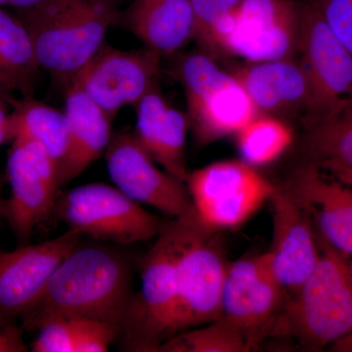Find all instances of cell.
Returning a JSON list of instances; mask_svg holds the SVG:
<instances>
[{
    "label": "cell",
    "mask_w": 352,
    "mask_h": 352,
    "mask_svg": "<svg viewBox=\"0 0 352 352\" xmlns=\"http://www.w3.org/2000/svg\"><path fill=\"white\" fill-rule=\"evenodd\" d=\"M330 351L335 352H352V331L344 339L336 342L333 346L329 349Z\"/></svg>",
    "instance_id": "35"
},
{
    "label": "cell",
    "mask_w": 352,
    "mask_h": 352,
    "mask_svg": "<svg viewBox=\"0 0 352 352\" xmlns=\"http://www.w3.org/2000/svg\"><path fill=\"white\" fill-rule=\"evenodd\" d=\"M300 2L243 0L215 27L208 55L244 62L298 57Z\"/></svg>",
    "instance_id": "6"
},
{
    "label": "cell",
    "mask_w": 352,
    "mask_h": 352,
    "mask_svg": "<svg viewBox=\"0 0 352 352\" xmlns=\"http://www.w3.org/2000/svg\"><path fill=\"white\" fill-rule=\"evenodd\" d=\"M16 138V122L10 102L0 99V146Z\"/></svg>",
    "instance_id": "32"
},
{
    "label": "cell",
    "mask_w": 352,
    "mask_h": 352,
    "mask_svg": "<svg viewBox=\"0 0 352 352\" xmlns=\"http://www.w3.org/2000/svg\"><path fill=\"white\" fill-rule=\"evenodd\" d=\"M298 58L314 102L307 122L351 96L352 55L331 31L312 0L300 2Z\"/></svg>",
    "instance_id": "12"
},
{
    "label": "cell",
    "mask_w": 352,
    "mask_h": 352,
    "mask_svg": "<svg viewBox=\"0 0 352 352\" xmlns=\"http://www.w3.org/2000/svg\"><path fill=\"white\" fill-rule=\"evenodd\" d=\"M162 59L147 47L120 50L105 43L68 85L80 88L115 119L120 109L135 107L157 85Z\"/></svg>",
    "instance_id": "10"
},
{
    "label": "cell",
    "mask_w": 352,
    "mask_h": 352,
    "mask_svg": "<svg viewBox=\"0 0 352 352\" xmlns=\"http://www.w3.org/2000/svg\"><path fill=\"white\" fill-rule=\"evenodd\" d=\"M118 340L117 329L106 322L82 318L76 337L75 352H105Z\"/></svg>",
    "instance_id": "30"
},
{
    "label": "cell",
    "mask_w": 352,
    "mask_h": 352,
    "mask_svg": "<svg viewBox=\"0 0 352 352\" xmlns=\"http://www.w3.org/2000/svg\"><path fill=\"white\" fill-rule=\"evenodd\" d=\"M65 113L71 136L68 153L58 168L60 188L78 177L105 154L113 134V118L76 85H68Z\"/></svg>",
    "instance_id": "20"
},
{
    "label": "cell",
    "mask_w": 352,
    "mask_h": 352,
    "mask_svg": "<svg viewBox=\"0 0 352 352\" xmlns=\"http://www.w3.org/2000/svg\"><path fill=\"white\" fill-rule=\"evenodd\" d=\"M182 232V217L166 222L145 256L140 291L132 296L118 336L124 351L157 352L170 338Z\"/></svg>",
    "instance_id": "4"
},
{
    "label": "cell",
    "mask_w": 352,
    "mask_h": 352,
    "mask_svg": "<svg viewBox=\"0 0 352 352\" xmlns=\"http://www.w3.org/2000/svg\"><path fill=\"white\" fill-rule=\"evenodd\" d=\"M20 91L21 88L18 82L10 76L0 72V99L10 102L13 100L14 92Z\"/></svg>",
    "instance_id": "33"
},
{
    "label": "cell",
    "mask_w": 352,
    "mask_h": 352,
    "mask_svg": "<svg viewBox=\"0 0 352 352\" xmlns=\"http://www.w3.org/2000/svg\"><path fill=\"white\" fill-rule=\"evenodd\" d=\"M229 73L242 85L259 113L303 124L314 110L311 90L298 57L243 62Z\"/></svg>",
    "instance_id": "17"
},
{
    "label": "cell",
    "mask_w": 352,
    "mask_h": 352,
    "mask_svg": "<svg viewBox=\"0 0 352 352\" xmlns=\"http://www.w3.org/2000/svg\"><path fill=\"white\" fill-rule=\"evenodd\" d=\"M328 27L352 55V0H312Z\"/></svg>",
    "instance_id": "29"
},
{
    "label": "cell",
    "mask_w": 352,
    "mask_h": 352,
    "mask_svg": "<svg viewBox=\"0 0 352 352\" xmlns=\"http://www.w3.org/2000/svg\"><path fill=\"white\" fill-rule=\"evenodd\" d=\"M43 0H0V7H10L16 10H25L38 6Z\"/></svg>",
    "instance_id": "34"
},
{
    "label": "cell",
    "mask_w": 352,
    "mask_h": 352,
    "mask_svg": "<svg viewBox=\"0 0 352 352\" xmlns=\"http://www.w3.org/2000/svg\"><path fill=\"white\" fill-rule=\"evenodd\" d=\"M14 12L31 34L39 67L68 83L105 43L120 14L116 0H43Z\"/></svg>",
    "instance_id": "2"
},
{
    "label": "cell",
    "mask_w": 352,
    "mask_h": 352,
    "mask_svg": "<svg viewBox=\"0 0 352 352\" xmlns=\"http://www.w3.org/2000/svg\"><path fill=\"white\" fill-rule=\"evenodd\" d=\"M194 16V38L199 50L208 55L212 32L220 21L235 11L243 0H189Z\"/></svg>",
    "instance_id": "27"
},
{
    "label": "cell",
    "mask_w": 352,
    "mask_h": 352,
    "mask_svg": "<svg viewBox=\"0 0 352 352\" xmlns=\"http://www.w3.org/2000/svg\"><path fill=\"white\" fill-rule=\"evenodd\" d=\"M82 237L69 229L39 244L22 245L12 252L0 250V323H13L36 305L51 275Z\"/></svg>",
    "instance_id": "15"
},
{
    "label": "cell",
    "mask_w": 352,
    "mask_h": 352,
    "mask_svg": "<svg viewBox=\"0 0 352 352\" xmlns=\"http://www.w3.org/2000/svg\"><path fill=\"white\" fill-rule=\"evenodd\" d=\"M319 258L291 298L282 327L305 349L323 351L352 331V266L349 259L317 235Z\"/></svg>",
    "instance_id": "3"
},
{
    "label": "cell",
    "mask_w": 352,
    "mask_h": 352,
    "mask_svg": "<svg viewBox=\"0 0 352 352\" xmlns=\"http://www.w3.org/2000/svg\"><path fill=\"white\" fill-rule=\"evenodd\" d=\"M243 161L252 166H265L282 156L294 140V131L286 120L258 113L237 134Z\"/></svg>",
    "instance_id": "25"
},
{
    "label": "cell",
    "mask_w": 352,
    "mask_h": 352,
    "mask_svg": "<svg viewBox=\"0 0 352 352\" xmlns=\"http://www.w3.org/2000/svg\"><path fill=\"white\" fill-rule=\"evenodd\" d=\"M54 212L72 230L95 240L127 245L156 238L163 222L104 183H91L59 194Z\"/></svg>",
    "instance_id": "7"
},
{
    "label": "cell",
    "mask_w": 352,
    "mask_h": 352,
    "mask_svg": "<svg viewBox=\"0 0 352 352\" xmlns=\"http://www.w3.org/2000/svg\"><path fill=\"white\" fill-rule=\"evenodd\" d=\"M82 318L53 317L41 323L32 342L34 352H75L76 337Z\"/></svg>",
    "instance_id": "28"
},
{
    "label": "cell",
    "mask_w": 352,
    "mask_h": 352,
    "mask_svg": "<svg viewBox=\"0 0 352 352\" xmlns=\"http://www.w3.org/2000/svg\"><path fill=\"white\" fill-rule=\"evenodd\" d=\"M278 281L267 252L229 263L219 317L247 336L254 349L270 332L288 296Z\"/></svg>",
    "instance_id": "11"
},
{
    "label": "cell",
    "mask_w": 352,
    "mask_h": 352,
    "mask_svg": "<svg viewBox=\"0 0 352 352\" xmlns=\"http://www.w3.org/2000/svg\"><path fill=\"white\" fill-rule=\"evenodd\" d=\"M105 159L116 187L136 203L151 206L171 219L193 207L186 183L157 168L133 132L113 134Z\"/></svg>",
    "instance_id": "14"
},
{
    "label": "cell",
    "mask_w": 352,
    "mask_h": 352,
    "mask_svg": "<svg viewBox=\"0 0 352 352\" xmlns=\"http://www.w3.org/2000/svg\"><path fill=\"white\" fill-rule=\"evenodd\" d=\"M119 20L145 47L162 57L173 56L193 41L194 16L189 0H133Z\"/></svg>",
    "instance_id": "21"
},
{
    "label": "cell",
    "mask_w": 352,
    "mask_h": 352,
    "mask_svg": "<svg viewBox=\"0 0 352 352\" xmlns=\"http://www.w3.org/2000/svg\"><path fill=\"white\" fill-rule=\"evenodd\" d=\"M182 220L177 298L170 338L219 318L229 265L220 243L219 230L203 223L194 207L182 215Z\"/></svg>",
    "instance_id": "5"
},
{
    "label": "cell",
    "mask_w": 352,
    "mask_h": 352,
    "mask_svg": "<svg viewBox=\"0 0 352 352\" xmlns=\"http://www.w3.org/2000/svg\"><path fill=\"white\" fill-rule=\"evenodd\" d=\"M133 134L141 147L163 170L186 183V113L166 102L157 83L135 105Z\"/></svg>",
    "instance_id": "19"
},
{
    "label": "cell",
    "mask_w": 352,
    "mask_h": 352,
    "mask_svg": "<svg viewBox=\"0 0 352 352\" xmlns=\"http://www.w3.org/2000/svg\"><path fill=\"white\" fill-rule=\"evenodd\" d=\"M39 68L27 25L17 14L0 7V72L15 80L25 96L32 94Z\"/></svg>",
    "instance_id": "24"
},
{
    "label": "cell",
    "mask_w": 352,
    "mask_h": 352,
    "mask_svg": "<svg viewBox=\"0 0 352 352\" xmlns=\"http://www.w3.org/2000/svg\"><path fill=\"white\" fill-rule=\"evenodd\" d=\"M342 182L352 187V175L346 176V179L342 180Z\"/></svg>",
    "instance_id": "37"
},
{
    "label": "cell",
    "mask_w": 352,
    "mask_h": 352,
    "mask_svg": "<svg viewBox=\"0 0 352 352\" xmlns=\"http://www.w3.org/2000/svg\"><path fill=\"white\" fill-rule=\"evenodd\" d=\"M186 186L199 219L221 230L245 223L270 200L276 185L243 160H228L192 171Z\"/></svg>",
    "instance_id": "8"
},
{
    "label": "cell",
    "mask_w": 352,
    "mask_h": 352,
    "mask_svg": "<svg viewBox=\"0 0 352 352\" xmlns=\"http://www.w3.org/2000/svg\"><path fill=\"white\" fill-rule=\"evenodd\" d=\"M286 184L316 220L319 235L352 266V187L307 162Z\"/></svg>",
    "instance_id": "18"
},
{
    "label": "cell",
    "mask_w": 352,
    "mask_h": 352,
    "mask_svg": "<svg viewBox=\"0 0 352 352\" xmlns=\"http://www.w3.org/2000/svg\"><path fill=\"white\" fill-rule=\"evenodd\" d=\"M2 187H3V182L0 177V219H4V203H6V200L1 197Z\"/></svg>",
    "instance_id": "36"
},
{
    "label": "cell",
    "mask_w": 352,
    "mask_h": 352,
    "mask_svg": "<svg viewBox=\"0 0 352 352\" xmlns=\"http://www.w3.org/2000/svg\"><path fill=\"white\" fill-rule=\"evenodd\" d=\"M7 178L11 197L4 203V219L21 245L29 244L34 229L54 214L57 166L43 146L17 135L7 157Z\"/></svg>",
    "instance_id": "9"
},
{
    "label": "cell",
    "mask_w": 352,
    "mask_h": 352,
    "mask_svg": "<svg viewBox=\"0 0 352 352\" xmlns=\"http://www.w3.org/2000/svg\"><path fill=\"white\" fill-rule=\"evenodd\" d=\"M182 87L189 129L198 145L236 135L259 113L242 85L219 66L197 72Z\"/></svg>",
    "instance_id": "13"
},
{
    "label": "cell",
    "mask_w": 352,
    "mask_h": 352,
    "mask_svg": "<svg viewBox=\"0 0 352 352\" xmlns=\"http://www.w3.org/2000/svg\"><path fill=\"white\" fill-rule=\"evenodd\" d=\"M28 351L20 328L13 323H0V352Z\"/></svg>",
    "instance_id": "31"
},
{
    "label": "cell",
    "mask_w": 352,
    "mask_h": 352,
    "mask_svg": "<svg viewBox=\"0 0 352 352\" xmlns=\"http://www.w3.org/2000/svg\"><path fill=\"white\" fill-rule=\"evenodd\" d=\"M251 342L239 328L219 317L217 320L190 329L166 340L162 352H245Z\"/></svg>",
    "instance_id": "26"
},
{
    "label": "cell",
    "mask_w": 352,
    "mask_h": 352,
    "mask_svg": "<svg viewBox=\"0 0 352 352\" xmlns=\"http://www.w3.org/2000/svg\"><path fill=\"white\" fill-rule=\"evenodd\" d=\"M270 201L273 237L267 254L278 281L294 295L316 265L318 239L309 210L286 183L275 186Z\"/></svg>",
    "instance_id": "16"
},
{
    "label": "cell",
    "mask_w": 352,
    "mask_h": 352,
    "mask_svg": "<svg viewBox=\"0 0 352 352\" xmlns=\"http://www.w3.org/2000/svg\"><path fill=\"white\" fill-rule=\"evenodd\" d=\"M305 162L333 177L352 175V95L303 126Z\"/></svg>",
    "instance_id": "22"
},
{
    "label": "cell",
    "mask_w": 352,
    "mask_h": 352,
    "mask_svg": "<svg viewBox=\"0 0 352 352\" xmlns=\"http://www.w3.org/2000/svg\"><path fill=\"white\" fill-rule=\"evenodd\" d=\"M16 136L22 135L43 146L58 168L69 147V124L66 113L36 100L32 95L11 101Z\"/></svg>",
    "instance_id": "23"
},
{
    "label": "cell",
    "mask_w": 352,
    "mask_h": 352,
    "mask_svg": "<svg viewBox=\"0 0 352 352\" xmlns=\"http://www.w3.org/2000/svg\"><path fill=\"white\" fill-rule=\"evenodd\" d=\"M132 271L116 250L82 241L59 263L43 295L22 317L25 330H38L53 317H76L120 327L131 303Z\"/></svg>",
    "instance_id": "1"
}]
</instances>
